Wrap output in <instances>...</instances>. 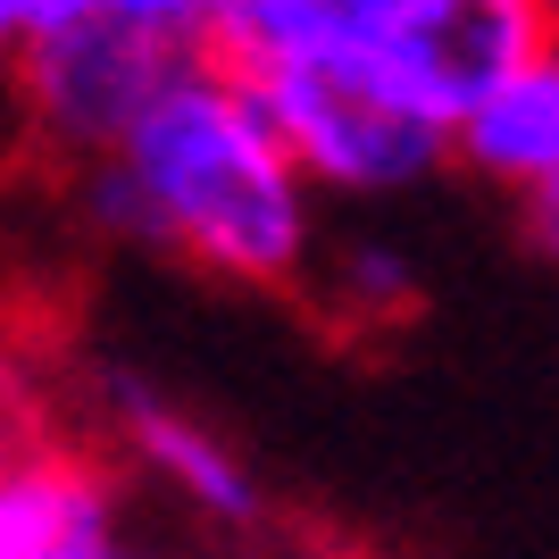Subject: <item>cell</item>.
I'll return each instance as SVG.
<instances>
[{
  "label": "cell",
  "mask_w": 559,
  "mask_h": 559,
  "mask_svg": "<svg viewBox=\"0 0 559 559\" xmlns=\"http://www.w3.org/2000/svg\"><path fill=\"white\" fill-rule=\"evenodd\" d=\"M0 451H9V426H0Z\"/></svg>",
  "instance_id": "9a60e30c"
},
{
  "label": "cell",
  "mask_w": 559,
  "mask_h": 559,
  "mask_svg": "<svg viewBox=\"0 0 559 559\" xmlns=\"http://www.w3.org/2000/svg\"><path fill=\"white\" fill-rule=\"evenodd\" d=\"M343 293L368 309V318H384V309H409L418 276H409V259H401V251L368 242V251H350V259H343Z\"/></svg>",
  "instance_id": "9c48e42d"
},
{
  "label": "cell",
  "mask_w": 559,
  "mask_h": 559,
  "mask_svg": "<svg viewBox=\"0 0 559 559\" xmlns=\"http://www.w3.org/2000/svg\"><path fill=\"white\" fill-rule=\"evenodd\" d=\"M117 543V492L59 443L0 451V559H84Z\"/></svg>",
  "instance_id": "5b68a950"
},
{
  "label": "cell",
  "mask_w": 559,
  "mask_h": 559,
  "mask_svg": "<svg viewBox=\"0 0 559 559\" xmlns=\"http://www.w3.org/2000/svg\"><path fill=\"white\" fill-rule=\"evenodd\" d=\"M543 43H559L543 0H401L393 25L376 34V50L393 59V75L443 126L476 93H492L518 59H535Z\"/></svg>",
  "instance_id": "277c9868"
},
{
  "label": "cell",
  "mask_w": 559,
  "mask_h": 559,
  "mask_svg": "<svg viewBox=\"0 0 559 559\" xmlns=\"http://www.w3.org/2000/svg\"><path fill=\"white\" fill-rule=\"evenodd\" d=\"M84 192L109 234L259 293L293 284L318 242V185L259 117L251 84L217 68L210 50H185L167 68L142 117L93 159Z\"/></svg>",
  "instance_id": "6da1fadb"
},
{
  "label": "cell",
  "mask_w": 559,
  "mask_h": 559,
  "mask_svg": "<svg viewBox=\"0 0 559 559\" xmlns=\"http://www.w3.org/2000/svg\"><path fill=\"white\" fill-rule=\"evenodd\" d=\"M543 9H551V25H559V0H543Z\"/></svg>",
  "instance_id": "5bb4252c"
},
{
  "label": "cell",
  "mask_w": 559,
  "mask_h": 559,
  "mask_svg": "<svg viewBox=\"0 0 559 559\" xmlns=\"http://www.w3.org/2000/svg\"><path fill=\"white\" fill-rule=\"evenodd\" d=\"M451 159L510 192H543L559 176V43L518 59L492 93L451 117Z\"/></svg>",
  "instance_id": "52a82bcc"
},
{
  "label": "cell",
  "mask_w": 559,
  "mask_h": 559,
  "mask_svg": "<svg viewBox=\"0 0 559 559\" xmlns=\"http://www.w3.org/2000/svg\"><path fill=\"white\" fill-rule=\"evenodd\" d=\"M84 559H151V551H126V543H100V551H84Z\"/></svg>",
  "instance_id": "4fadbf2b"
},
{
  "label": "cell",
  "mask_w": 559,
  "mask_h": 559,
  "mask_svg": "<svg viewBox=\"0 0 559 559\" xmlns=\"http://www.w3.org/2000/svg\"><path fill=\"white\" fill-rule=\"evenodd\" d=\"M234 75L251 84L259 117L276 126V142L318 192L384 201V192H409L435 167H451V126L401 84L376 43L267 50V59H242Z\"/></svg>",
  "instance_id": "7a4b0ae2"
},
{
  "label": "cell",
  "mask_w": 559,
  "mask_h": 559,
  "mask_svg": "<svg viewBox=\"0 0 559 559\" xmlns=\"http://www.w3.org/2000/svg\"><path fill=\"white\" fill-rule=\"evenodd\" d=\"M93 9L142 25V34H159V43H185V50H201V34H210V17H217V0H93Z\"/></svg>",
  "instance_id": "30bf717a"
},
{
  "label": "cell",
  "mask_w": 559,
  "mask_h": 559,
  "mask_svg": "<svg viewBox=\"0 0 559 559\" xmlns=\"http://www.w3.org/2000/svg\"><path fill=\"white\" fill-rule=\"evenodd\" d=\"M75 9H93V0H0V68H9V59L43 34V25L75 17Z\"/></svg>",
  "instance_id": "8fae6325"
},
{
  "label": "cell",
  "mask_w": 559,
  "mask_h": 559,
  "mask_svg": "<svg viewBox=\"0 0 559 559\" xmlns=\"http://www.w3.org/2000/svg\"><path fill=\"white\" fill-rule=\"evenodd\" d=\"M109 409H117L126 451H134L167 492H185L201 518H226V526H251L259 518V476H251V460H242L226 435H210L201 418H185L167 393H151V384H134V376L109 384Z\"/></svg>",
  "instance_id": "8992f818"
},
{
  "label": "cell",
  "mask_w": 559,
  "mask_h": 559,
  "mask_svg": "<svg viewBox=\"0 0 559 559\" xmlns=\"http://www.w3.org/2000/svg\"><path fill=\"white\" fill-rule=\"evenodd\" d=\"M401 0H217L201 50L242 68L267 50H326V43H376Z\"/></svg>",
  "instance_id": "ba28073f"
},
{
  "label": "cell",
  "mask_w": 559,
  "mask_h": 559,
  "mask_svg": "<svg viewBox=\"0 0 559 559\" xmlns=\"http://www.w3.org/2000/svg\"><path fill=\"white\" fill-rule=\"evenodd\" d=\"M176 59H185V43H159V34L109 17V9H75V17L43 25L9 59V75H17V100H25V117H34V134L50 151L100 159L142 117V100L167 84Z\"/></svg>",
  "instance_id": "3957f363"
},
{
  "label": "cell",
  "mask_w": 559,
  "mask_h": 559,
  "mask_svg": "<svg viewBox=\"0 0 559 559\" xmlns=\"http://www.w3.org/2000/svg\"><path fill=\"white\" fill-rule=\"evenodd\" d=\"M526 201H535V226H543V242L559 251V176H551L543 192H526Z\"/></svg>",
  "instance_id": "7c38bea8"
}]
</instances>
